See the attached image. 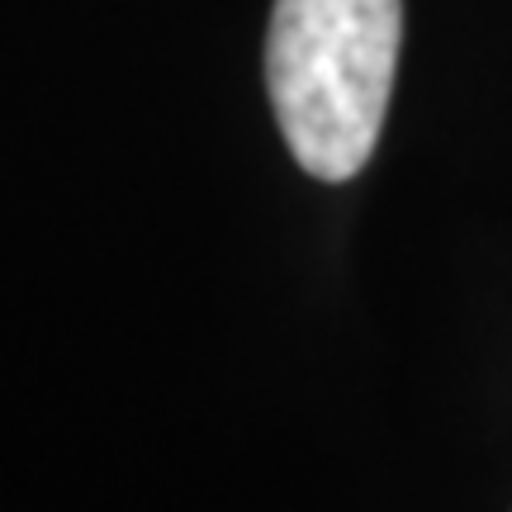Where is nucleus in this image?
<instances>
[{
    "instance_id": "f257e3e1",
    "label": "nucleus",
    "mask_w": 512,
    "mask_h": 512,
    "mask_svg": "<svg viewBox=\"0 0 512 512\" xmlns=\"http://www.w3.org/2000/svg\"><path fill=\"white\" fill-rule=\"evenodd\" d=\"M403 43V0H275L266 86L294 162L351 181L380 143Z\"/></svg>"
}]
</instances>
